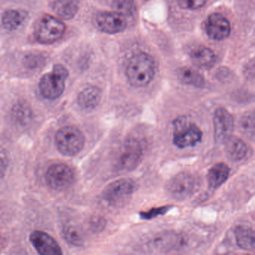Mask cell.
<instances>
[{
  "label": "cell",
  "mask_w": 255,
  "mask_h": 255,
  "mask_svg": "<svg viewBox=\"0 0 255 255\" xmlns=\"http://www.w3.org/2000/svg\"><path fill=\"white\" fill-rule=\"evenodd\" d=\"M155 74V61L146 52H139L133 55L126 69V76L128 82L136 88L149 85Z\"/></svg>",
  "instance_id": "cell-1"
},
{
  "label": "cell",
  "mask_w": 255,
  "mask_h": 255,
  "mask_svg": "<svg viewBox=\"0 0 255 255\" xmlns=\"http://www.w3.org/2000/svg\"><path fill=\"white\" fill-rule=\"evenodd\" d=\"M178 5L185 10H197L206 4L207 0H177Z\"/></svg>",
  "instance_id": "cell-27"
},
{
  "label": "cell",
  "mask_w": 255,
  "mask_h": 255,
  "mask_svg": "<svg viewBox=\"0 0 255 255\" xmlns=\"http://www.w3.org/2000/svg\"><path fill=\"white\" fill-rule=\"evenodd\" d=\"M65 30L66 26L62 21L52 15L45 14L36 25L34 36L39 43L49 44L61 38Z\"/></svg>",
  "instance_id": "cell-4"
},
{
  "label": "cell",
  "mask_w": 255,
  "mask_h": 255,
  "mask_svg": "<svg viewBox=\"0 0 255 255\" xmlns=\"http://www.w3.org/2000/svg\"><path fill=\"white\" fill-rule=\"evenodd\" d=\"M214 136L219 142H223L232 135L235 128L233 116L226 109H217L214 116Z\"/></svg>",
  "instance_id": "cell-13"
},
{
  "label": "cell",
  "mask_w": 255,
  "mask_h": 255,
  "mask_svg": "<svg viewBox=\"0 0 255 255\" xmlns=\"http://www.w3.org/2000/svg\"><path fill=\"white\" fill-rule=\"evenodd\" d=\"M225 151L232 160H243L248 153L247 143L238 136L230 135L224 141Z\"/></svg>",
  "instance_id": "cell-15"
},
{
  "label": "cell",
  "mask_w": 255,
  "mask_h": 255,
  "mask_svg": "<svg viewBox=\"0 0 255 255\" xmlns=\"http://www.w3.org/2000/svg\"><path fill=\"white\" fill-rule=\"evenodd\" d=\"M25 19L24 13L17 10H7L1 16V25L4 29L13 31L17 29Z\"/></svg>",
  "instance_id": "cell-21"
},
{
  "label": "cell",
  "mask_w": 255,
  "mask_h": 255,
  "mask_svg": "<svg viewBox=\"0 0 255 255\" xmlns=\"http://www.w3.org/2000/svg\"><path fill=\"white\" fill-rule=\"evenodd\" d=\"M230 175V168L226 163H219L214 165L208 175V184L211 188H218L223 185Z\"/></svg>",
  "instance_id": "cell-18"
},
{
  "label": "cell",
  "mask_w": 255,
  "mask_h": 255,
  "mask_svg": "<svg viewBox=\"0 0 255 255\" xmlns=\"http://www.w3.org/2000/svg\"><path fill=\"white\" fill-rule=\"evenodd\" d=\"M235 236L237 244L241 249L255 251V229L238 226L235 229Z\"/></svg>",
  "instance_id": "cell-19"
},
{
  "label": "cell",
  "mask_w": 255,
  "mask_h": 255,
  "mask_svg": "<svg viewBox=\"0 0 255 255\" xmlns=\"http://www.w3.org/2000/svg\"><path fill=\"white\" fill-rule=\"evenodd\" d=\"M52 7L59 17L68 20L76 16L79 2L78 0H52Z\"/></svg>",
  "instance_id": "cell-17"
},
{
  "label": "cell",
  "mask_w": 255,
  "mask_h": 255,
  "mask_svg": "<svg viewBox=\"0 0 255 255\" xmlns=\"http://www.w3.org/2000/svg\"><path fill=\"white\" fill-rule=\"evenodd\" d=\"M101 100V91L96 86L84 88L78 95V104L85 110H92Z\"/></svg>",
  "instance_id": "cell-16"
},
{
  "label": "cell",
  "mask_w": 255,
  "mask_h": 255,
  "mask_svg": "<svg viewBox=\"0 0 255 255\" xmlns=\"http://www.w3.org/2000/svg\"><path fill=\"white\" fill-rule=\"evenodd\" d=\"M68 71L61 64H55L50 73L43 75L39 83L40 94L47 100L58 98L64 92Z\"/></svg>",
  "instance_id": "cell-2"
},
{
  "label": "cell",
  "mask_w": 255,
  "mask_h": 255,
  "mask_svg": "<svg viewBox=\"0 0 255 255\" xmlns=\"http://www.w3.org/2000/svg\"><path fill=\"white\" fill-rule=\"evenodd\" d=\"M240 130L252 140H255V111L243 115L239 123Z\"/></svg>",
  "instance_id": "cell-22"
},
{
  "label": "cell",
  "mask_w": 255,
  "mask_h": 255,
  "mask_svg": "<svg viewBox=\"0 0 255 255\" xmlns=\"http://www.w3.org/2000/svg\"><path fill=\"white\" fill-rule=\"evenodd\" d=\"M96 23L103 32L118 34L127 28V16L118 11L100 12L96 16Z\"/></svg>",
  "instance_id": "cell-10"
},
{
  "label": "cell",
  "mask_w": 255,
  "mask_h": 255,
  "mask_svg": "<svg viewBox=\"0 0 255 255\" xmlns=\"http://www.w3.org/2000/svg\"><path fill=\"white\" fill-rule=\"evenodd\" d=\"M30 242L40 255H63L59 244L52 237L41 231H34L30 235Z\"/></svg>",
  "instance_id": "cell-12"
},
{
  "label": "cell",
  "mask_w": 255,
  "mask_h": 255,
  "mask_svg": "<svg viewBox=\"0 0 255 255\" xmlns=\"http://www.w3.org/2000/svg\"><path fill=\"white\" fill-rule=\"evenodd\" d=\"M13 116L16 122L25 125L29 121L31 111L27 105L24 103H18L13 107Z\"/></svg>",
  "instance_id": "cell-25"
},
{
  "label": "cell",
  "mask_w": 255,
  "mask_h": 255,
  "mask_svg": "<svg viewBox=\"0 0 255 255\" xmlns=\"http://www.w3.org/2000/svg\"><path fill=\"white\" fill-rule=\"evenodd\" d=\"M103 222H104V220H102V219L95 218L91 221L92 227L95 229H102V226H104V225H103Z\"/></svg>",
  "instance_id": "cell-29"
},
{
  "label": "cell",
  "mask_w": 255,
  "mask_h": 255,
  "mask_svg": "<svg viewBox=\"0 0 255 255\" xmlns=\"http://www.w3.org/2000/svg\"><path fill=\"white\" fill-rule=\"evenodd\" d=\"M134 190V182L131 179L123 178L106 187L103 193V199L111 206L120 207L128 202Z\"/></svg>",
  "instance_id": "cell-6"
},
{
  "label": "cell",
  "mask_w": 255,
  "mask_h": 255,
  "mask_svg": "<svg viewBox=\"0 0 255 255\" xmlns=\"http://www.w3.org/2000/svg\"><path fill=\"white\" fill-rule=\"evenodd\" d=\"M74 180V173L65 163H55L46 171V181L49 187L55 190L68 188Z\"/></svg>",
  "instance_id": "cell-9"
},
{
  "label": "cell",
  "mask_w": 255,
  "mask_h": 255,
  "mask_svg": "<svg viewBox=\"0 0 255 255\" xmlns=\"http://www.w3.org/2000/svg\"><path fill=\"white\" fill-rule=\"evenodd\" d=\"M143 155L141 142L135 138L127 139L123 145L118 159L120 170L130 171L136 168Z\"/></svg>",
  "instance_id": "cell-7"
},
{
  "label": "cell",
  "mask_w": 255,
  "mask_h": 255,
  "mask_svg": "<svg viewBox=\"0 0 255 255\" xmlns=\"http://www.w3.org/2000/svg\"><path fill=\"white\" fill-rule=\"evenodd\" d=\"M197 180L189 172H181L172 178L168 185V192L176 200L188 199L196 192Z\"/></svg>",
  "instance_id": "cell-8"
},
{
  "label": "cell",
  "mask_w": 255,
  "mask_h": 255,
  "mask_svg": "<svg viewBox=\"0 0 255 255\" xmlns=\"http://www.w3.org/2000/svg\"><path fill=\"white\" fill-rule=\"evenodd\" d=\"M181 238L175 234H166L157 238L154 241V246L159 250H166L174 248L180 244Z\"/></svg>",
  "instance_id": "cell-24"
},
{
  "label": "cell",
  "mask_w": 255,
  "mask_h": 255,
  "mask_svg": "<svg viewBox=\"0 0 255 255\" xmlns=\"http://www.w3.org/2000/svg\"><path fill=\"white\" fill-rule=\"evenodd\" d=\"M173 142L179 148L192 146L200 142L202 131L194 123L186 118H178L174 124Z\"/></svg>",
  "instance_id": "cell-5"
},
{
  "label": "cell",
  "mask_w": 255,
  "mask_h": 255,
  "mask_svg": "<svg viewBox=\"0 0 255 255\" xmlns=\"http://www.w3.org/2000/svg\"><path fill=\"white\" fill-rule=\"evenodd\" d=\"M169 210V207H162V208H154L148 211L141 213L140 216L143 220H151L159 215L166 214Z\"/></svg>",
  "instance_id": "cell-28"
},
{
  "label": "cell",
  "mask_w": 255,
  "mask_h": 255,
  "mask_svg": "<svg viewBox=\"0 0 255 255\" xmlns=\"http://www.w3.org/2000/svg\"><path fill=\"white\" fill-rule=\"evenodd\" d=\"M114 6L117 9V11L126 16L132 15L136 11L134 0H114Z\"/></svg>",
  "instance_id": "cell-26"
},
{
  "label": "cell",
  "mask_w": 255,
  "mask_h": 255,
  "mask_svg": "<svg viewBox=\"0 0 255 255\" xmlns=\"http://www.w3.org/2000/svg\"><path fill=\"white\" fill-rule=\"evenodd\" d=\"M205 30L207 35L212 40H223L229 37L232 28L230 22L223 15L214 13L207 18Z\"/></svg>",
  "instance_id": "cell-11"
},
{
  "label": "cell",
  "mask_w": 255,
  "mask_h": 255,
  "mask_svg": "<svg viewBox=\"0 0 255 255\" xmlns=\"http://www.w3.org/2000/svg\"><path fill=\"white\" fill-rule=\"evenodd\" d=\"M55 145L59 152L66 156H73L82 151L85 144L83 133L77 128H61L55 134Z\"/></svg>",
  "instance_id": "cell-3"
},
{
  "label": "cell",
  "mask_w": 255,
  "mask_h": 255,
  "mask_svg": "<svg viewBox=\"0 0 255 255\" xmlns=\"http://www.w3.org/2000/svg\"><path fill=\"white\" fill-rule=\"evenodd\" d=\"M63 235L64 239L71 245L79 247L84 243L82 232L77 226L68 225L63 229Z\"/></svg>",
  "instance_id": "cell-23"
},
{
  "label": "cell",
  "mask_w": 255,
  "mask_h": 255,
  "mask_svg": "<svg viewBox=\"0 0 255 255\" xmlns=\"http://www.w3.org/2000/svg\"><path fill=\"white\" fill-rule=\"evenodd\" d=\"M190 58L196 67L211 69L217 62V57L212 49L206 46H197L190 52Z\"/></svg>",
  "instance_id": "cell-14"
},
{
  "label": "cell",
  "mask_w": 255,
  "mask_h": 255,
  "mask_svg": "<svg viewBox=\"0 0 255 255\" xmlns=\"http://www.w3.org/2000/svg\"><path fill=\"white\" fill-rule=\"evenodd\" d=\"M178 78L180 82L184 85L194 87L204 86L205 79L203 76L191 67H182L178 72Z\"/></svg>",
  "instance_id": "cell-20"
}]
</instances>
